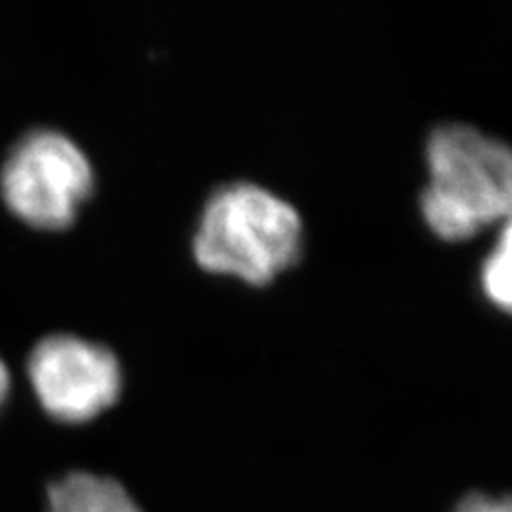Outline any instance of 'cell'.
<instances>
[{"label": "cell", "instance_id": "1", "mask_svg": "<svg viewBox=\"0 0 512 512\" xmlns=\"http://www.w3.org/2000/svg\"><path fill=\"white\" fill-rule=\"evenodd\" d=\"M421 210L442 239H468L512 216V148L470 124H442L427 141Z\"/></svg>", "mask_w": 512, "mask_h": 512}, {"label": "cell", "instance_id": "2", "mask_svg": "<svg viewBox=\"0 0 512 512\" xmlns=\"http://www.w3.org/2000/svg\"><path fill=\"white\" fill-rule=\"evenodd\" d=\"M301 239L291 203L259 184L235 182L203 207L192 250L203 269L265 284L297 261Z\"/></svg>", "mask_w": 512, "mask_h": 512}, {"label": "cell", "instance_id": "3", "mask_svg": "<svg viewBox=\"0 0 512 512\" xmlns=\"http://www.w3.org/2000/svg\"><path fill=\"white\" fill-rule=\"evenodd\" d=\"M94 188L86 152L54 128H35L9 150L0 195L9 210L39 229L67 227Z\"/></svg>", "mask_w": 512, "mask_h": 512}, {"label": "cell", "instance_id": "4", "mask_svg": "<svg viewBox=\"0 0 512 512\" xmlns=\"http://www.w3.org/2000/svg\"><path fill=\"white\" fill-rule=\"evenodd\" d=\"M28 378L43 410L62 423L94 419L114 406L122 391L114 352L73 333L39 340L28 357Z\"/></svg>", "mask_w": 512, "mask_h": 512}, {"label": "cell", "instance_id": "5", "mask_svg": "<svg viewBox=\"0 0 512 512\" xmlns=\"http://www.w3.org/2000/svg\"><path fill=\"white\" fill-rule=\"evenodd\" d=\"M45 512H141V508L118 480L69 472L47 489Z\"/></svg>", "mask_w": 512, "mask_h": 512}, {"label": "cell", "instance_id": "6", "mask_svg": "<svg viewBox=\"0 0 512 512\" xmlns=\"http://www.w3.org/2000/svg\"><path fill=\"white\" fill-rule=\"evenodd\" d=\"M480 282L495 306L512 314V216L502 222L498 242L483 263Z\"/></svg>", "mask_w": 512, "mask_h": 512}, {"label": "cell", "instance_id": "7", "mask_svg": "<svg viewBox=\"0 0 512 512\" xmlns=\"http://www.w3.org/2000/svg\"><path fill=\"white\" fill-rule=\"evenodd\" d=\"M455 512H512V495L491 498L485 493H472L457 506Z\"/></svg>", "mask_w": 512, "mask_h": 512}, {"label": "cell", "instance_id": "8", "mask_svg": "<svg viewBox=\"0 0 512 512\" xmlns=\"http://www.w3.org/2000/svg\"><path fill=\"white\" fill-rule=\"evenodd\" d=\"M9 387H11V376H9L5 361L0 359V406L5 404V399L9 395Z\"/></svg>", "mask_w": 512, "mask_h": 512}]
</instances>
